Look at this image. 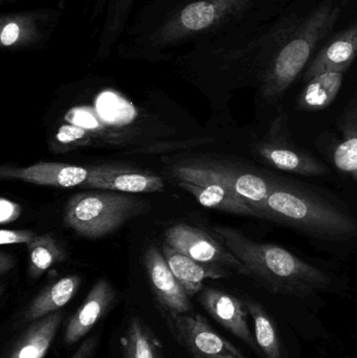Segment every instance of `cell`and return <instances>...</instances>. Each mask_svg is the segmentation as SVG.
<instances>
[{"label":"cell","instance_id":"ba28073f","mask_svg":"<svg viewBox=\"0 0 357 358\" xmlns=\"http://www.w3.org/2000/svg\"><path fill=\"white\" fill-rule=\"evenodd\" d=\"M61 12L54 8L8 13L1 17L0 42L10 50L40 48L50 41Z\"/></svg>","mask_w":357,"mask_h":358},{"label":"cell","instance_id":"8fae6325","mask_svg":"<svg viewBox=\"0 0 357 358\" xmlns=\"http://www.w3.org/2000/svg\"><path fill=\"white\" fill-rule=\"evenodd\" d=\"M199 300L205 311L222 327L242 341L252 350L259 352V347L247 324L249 313L245 303L228 292L214 288L203 290Z\"/></svg>","mask_w":357,"mask_h":358},{"label":"cell","instance_id":"603a6c76","mask_svg":"<svg viewBox=\"0 0 357 358\" xmlns=\"http://www.w3.org/2000/svg\"><path fill=\"white\" fill-rule=\"evenodd\" d=\"M344 71H326L306 82L297 101L300 111L316 113L333 104L343 85Z\"/></svg>","mask_w":357,"mask_h":358},{"label":"cell","instance_id":"5b68a950","mask_svg":"<svg viewBox=\"0 0 357 358\" xmlns=\"http://www.w3.org/2000/svg\"><path fill=\"white\" fill-rule=\"evenodd\" d=\"M147 202L130 193L92 192L75 194L65 206L64 223L88 239L113 233L146 208Z\"/></svg>","mask_w":357,"mask_h":358},{"label":"cell","instance_id":"7402d4cb","mask_svg":"<svg viewBox=\"0 0 357 358\" xmlns=\"http://www.w3.org/2000/svg\"><path fill=\"white\" fill-rule=\"evenodd\" d=\"M339 131L342 140L333 151V164L357 182V94L340 117Z\"/></svg>","mask_w":357,"mask_h":358},{"label":"cell","instance_id":"5bb4252c","mask_svg":"<svg viewBox=\"0 0 357 358\" xmlns=\"http://www.w3.org/2000/svg\"><path fill=\"white\" fill-rule=\"evenodd\" d=\"M138 0H94L90 18L100 21L98 38V57L107 58L119 45L125 29L131 20L132 13Z\"/></svg>","mask_w":357,"mask_h":358},{"label":"cell","instance_id":"4dcf8cb0","mask_svg":"<svg viewBox=\"0 0 357 358\" xmlns=\"http://www.w3.org/2000/svg\"><path fill=\"white\" fill-rule=\"evenodd\" d=\"M92 343L90 342V341H88V342H85V344L82 345L81 347H80L79 350H78V352L75 353L73 357H71V358H86L88 357V355H89L90 351H92Z\"/></svg>","mask_w":357,"mask_h":358},{"label":"cell","instance_id":"9a60e30c","mask_svg":"<svg viewBox=\"0 0 357 358\" xmlns=\"http://www.w3.org/2000/svg\"><path fill=\"white\" fill-rule=\"evenodd\" d=\"M145 264L157 301L170 315L190 313L191 303L180 282L156 246L150 245L145 256Z\"/></svg>","mask_w":357,"mask_h":358},{"label":"cell","instance_id":"f546056e","mask_svg":"<svg viewBox=\"0 0 357 358\" xmlns=\"http://www.w3.org/2000/svg\"><path fill=\"white\" fill-rule=\"evenodd\" d=\"M13 266H14V260H13L12 257L2 252L0 254V273H1V275L8 273L13 268Z\"/></svg>","mask_w":357,"mask_h":358},{"label":"cell","instance_id":"30bf717a","mask_svg":"<svg viewBox=\"0 0 357 358\" xmlns=\"http://www.w3.org/2000/svg\"><path fill=\"white\" fill-rule=\"evenodd\" d=\"M170 325L178 342L195 358H247L198 313L170 315Z\"/></svg>","mask_w":357,"mask_h":358},{"label":"cell","instance_id":"2e32d148","mask_svg":"<svg viewBox=\"0 0 357 358\" xmlns=\"http://www.w3.org/2000/svg\"><path fill=\"white\" fill-rule=\"evenodd\" d=\"M357 56V22L346 27L341 33L329 40L308 64L303 80L326 71L346 73Z\"/></svg>","mask_w":357,"mask_h":358},{"label":"cell","instance_id":"7a4b0ae2","mask_svg":"<svg viewBox=\"0 0 357 358\" xmlns=\"http://www.w3.org/2000/svg\"><path fill=\"white\" fill-rule=\"evenodd\" d=\"M214 235L247 267L255 278L274 294L305 298L330 285L322 269L305 262L285 248L254 241L232 227H214Z\"/></svg>","mask_w":357,"mask_h":358},{"label":"cell","instance_id":"6da1fadb","mask_svg":"<svg viewBox=\"0 0 357 358\" xmlns=\"http://www.w3.org/2000/svg\"><path fill=\"white\" fill-rule=\"evenodd\" d=\"M251 0H154L129 23L119 43L126 57L161 58L163 52L203 41Z\"/></svg>","mask_w":357,"mask_h":358},{"label":"cell","instance_id":"4fadbf2b","mask_svg":"<svg viewBox=\"0 0 357 358\" xmlns=\"http://www.w3.org/2000/svg\"><path fill=\"white\" fill-rule=\"evenodd\" d=\"M84 189H105L122 193H153L163 191L165 183L159 176L140 170L98 166L90 168Z\"/></svg>","mask_w":357,"mask_h":358},{"label":"cell","instance_id":"7c38bea8","mask_svg":"<svg viewBox=\"0 0 357 358\" xmlns=\"http://www.w3.org/2000/svg\"><path fill=\"white\" fill-rule=\"evenodd\" d=\"M90 168L65 163H38L29 167L2 166L0 178L19 180L45 187H81L89 178Z\"/></svg>","mask_w":357,"mask_h":358},{"label":"cell","instance_id":"e0dca14e","mask_svg":"<svg viewBox=\"0 0 357 358\" xmlns=\"http://www.w3.org/2000/svg\"><path fill=\"white\" fill-rule=\"evenodd\" d=\"M113 300L115 292L109 282L99 280L69 320L64 332L65 344L73 345L84 338L106 313Z\"/></svg>","mask_w":357,"mask_h":358},{"label":"cell","instance_id":"4316f807","mask_svg":"<svg viewBox=\"0 0 357 358\" xmlns=\"http://www.w3.org/2000/svg\"><path fill=\"white\" fill-rule=\"evenodd\" d=\"M37 237L35 233L27 229H19V231H12V229H1L0 231V243L1 245L6 244H27L35 240Z\"/></svg>","mask_w":357,"mask_h":358},{"label":"cell","instance_id":"1f68e13d","mask_svg":"<svg viewBox=\"0 0 357 358\" xmlns=\"http://www.w3.org/2000/svg\"><path fill=\"white\" fill-rule=\"evenodd\" d=\"M2 2H12L17 1V0H1Z\"/></svg>","mask_w":357,"mask_h":358},{"label":"cell","instance_id":"d6986e66","mask_svg":"<svg viewBox=\"0 0 357 358\" xmlns=\"http://www.w3.org/2000/svg\"><path fill=\"white\" fill-rule=\"evenodd\" d=\"M178 185L192 194L197 201L205 208H214V210H221L228 214L239 215V216L261 218L243 198L219 183L207 182V181H201V182L178 181Z\"/></svg>","mask_w":357,"mask_h":358},{"label":"cell","instance_id":"3957f363","mask_svg":"<svg viewBox=\"0 0 357 358\" xmlns=\"http://www.w3.org/2000/svg\"><path fill=\"white\" fill-rule=\"evenodd\" d=\"M257 212L261 219L276 221L316 239L344 241L357 236V221L351 215L319 196L275 179Z\"/></svg>","mask_w":357,"mask_h":358},{"label":"cell","instance_id":"9c48e42d","mask_svg":"<svg viewBox=\"0 0 357 358\" xmlns=\"http://www.w3.org/2000/svg\"><path fill=\"white\" fill-rule=\"evenodd\" d=\"M165 241L170 248L193 260L233 269L240 275H249L245 264L216 236L213 237L203 229L188 224L174 225L166 233Z\"/></svg>","mask_w":357,"mask_h":358},{"label":"cell","instance_id":"cb8c5ba5","mask_svg":"<svg viewBox=\"0 0 357 358\" xmlns=\"http://www.w3.org/2000/svg\"><path fill=\"white\" fill-rule=\"evenodd\" d=\"M247 310L254 322L255 338L265 358H282L278 332L265 309L255 301H245Z\"/></svg>","mask_w":357,"mask_h":358},{"label":"cell","instance_id":"52a82bcc","mask_svg":"<svg viewBox=\"0 0 357 358\" xmlns=\"http://www.w3.org/2000/svg\"><path fill=\"white\" fill-rule=\"evenodd\" d=\"M254 155L262 163L279 171L302 176H325L328 167L316 157L300 148L289 134V115L281 111L263 138L253 146Z\"/></svg>","mask_w":357,"mask_h":358},{"label":"cell","instance_id":"44dd1931","mask_svg":"<svg viewBox=\"0 0 357 358\" xmlns=\"http://www.w3.org/2000/svg\"><path fill=\"white\" fill-rule=\"evenodd\" d=\"M62 321V315L54 313L33 322L21 336L8 358H44Z\"/></svg>","mask_w":357,"mask_h":358},{"label":"cell","instance_id":"484cf974","mask_svg":"<svg viewBox=\"0 0 357 358\" xmlns=\"http://www.w3.org/2000/svg\"><path fill=\"white\" fill-rule=\"evenodd\" d=\"M123 345L124 358H155L152 340L138 319L130 322Z\"/></svg>","mask_w":357,"mask_h":358},{"label":"cell","instance_id":"d4e9b609","mask_svg":"<svg viewBox=\"0 0 357 358\" xmlns=\"http://www.w3.org/2000/svg\"><path fill=\"white\" fill-rule=\"evenodd\" d=\"M29 275L40 277L48 268L65 259V252L50 234L37 236L29 245Z\"/></svg>","mask_w":357,"mask_h":358},{"label":"cell","instance_id":"ac0fdd59","mask_svg":"<svg viewBox=\"0 0 357 358\" xmlns=\"http://www.w3.org/2000/svg\"><path fill=\"white\" fill-rule=\"evenodd\" d=\"M163 255L180 285L189 296L198 294L205 280L228 277V269L217 265L205 264L163 244Z\"/></svg>","mask_w":357,"mask_h":358},{"label":"cell","instance_id":"277c9868","mask_svg":"<svg viewBox=\"0 0 357 358\" xmlns=\"http://www.w3.org/2000/svg\"><path fill=\"white\" fill-rule=\"evenodd\" d=\"M342 3L324 0L301 24L283 39L260 75V94L268 103L280 100L305 69L319 42L335 27Z\"/></svg>","mask_w":357,"mask_h":358},{"label":"cell","instance_id":"8992f818","mask_svg":"<svg viewBox=\"0 0 357 358\" xmlns=\"http://www.w3.org/2000/svg\"><path fill=\"white\" fill-rule=\"evenodd\" d=\"M172 173L178 181L219 183L243 198L256 212L268 198L274 181L247 168L226 162L182 163L176 165Z\"/></svg>","mask_w":357,"mask_h":358},{"label":"cell","instance_id":"f1b7e54d","mask_svg":"<svg viewBox=\"0 0 357 358\" xmlns=\"http://www.w3.org/2000/svg\"><path fill=\"white\" fill-rule=\"evenodd\" d=\"M21 206L16 202L1 198L0 200V222L1 224L14 222L20 217Z\"/></svg>","mask_w":357,"mask_h":358},{"label":"cell","instance_id":"83f0119b","mask_svg":"<svg viewBox=\"0 0 357 358\" xmlns=\"http://www.w3.org/2000/svg\"><path fill=\"white\" fill-rule=\"evenodd\" d=\"M57 140L63 144L69 145L75 143L77 145L79 142L88 140L87 131L83 128L75 127V126H62L60 131L57 134Z\"/></svg>","mask_w":357,"mask_h":358},{"label":"cell","instance_id":"ffe728a7","mask_svg":"<svg viewBox=\"0 0 357 358\" xmlns=\"http://www.w3.org/2000/svg\"><path fill=\"white\" fill-rule=\"evenodd\" d=\"M81 280L78 275H68L54 282L40 292L25 309L21 322L33 323L42 317L58 313L73 298L79 289Z\"/></svg>","mask_w":357,"mask_h":358}]
</instances>
